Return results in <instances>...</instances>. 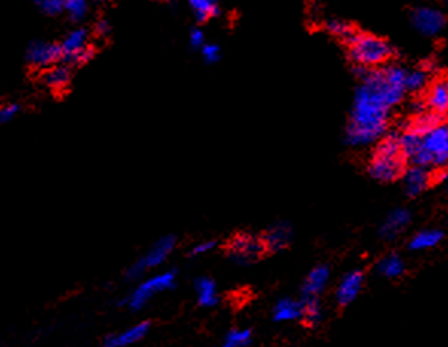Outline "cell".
Masks as SVG:
<instances>
[{
    "instance_id": "cb8c5ba5",
    "label": "cell",
    "mask_w": 448,
    "mask_h": 347,
    "mask_svg": "<svg viewBox=\"0 0 448 347\" xmlns=\"http://www.w3.org/2000/svg\"><path fill=\"white\" fill-rule=\"evenodd\" d=\"M302 318L309 326H317L323 320V308L319 299H302Z\"/></svg>"
},
{
    "instance_id": "f546056e",
    "label": "cell",
    "mask_w": 448,
    "mask_h": 347,
    "mask_svg": "<svg viewBox=\"0 0 448 347\" xmlns=\"http://www.w3.org/2000/svg\"><path fill=\"white\" fill-rule=\"evenodd\" d=\"M39 6L48 16H59L64 11V2H61V0H41V2H39Z\"/></svg>"
},
{
    "instance_id": "83f0119b",
    "label": "cell",
    "mask_w": 448,
    "mask_h": 347,
    "mask_svg": "<svg viewBox=\"0 0 448 347\" xmlns=\"http://www.w3.org/2000/svg\"><path fill=\"white\" fill-rule=\"evenodd\" d=\"M64 11L69 14L72 20L79 21L88 16L89 5L84 0H68V2H64Z\"/></svg>"
},
{
    "instance_id": "8fae6325",
    "label": "cell",
    "mask_w": 448,
    "mask_h": 347,
    "mask_svg": "<svg viewBox=\"0 0 448 347\" xmlns=\"http://www.w3.org/2000/svg\"><path fill=\"white\" fill-rule=\"evenodd\" d=\"M331 271L327 265H317L308 273L303 280L302 295L303 299H319V295L327 289L329 284Z\"/></svg>"
},
{
    "instance_id": "30bf717a",
    "label": "cell",
    "mask_w": 448,
    "mask_h": 347,
    "mask_svg": "<svg viewBox=\"0 0 448 347\" xmlns=\"http://www.w3.org/2000/svg\"><path fill=\"white\" fill-rule=\"evenodd\" d=\"M365 274L360 270H352L346 273L340 279L336 289V300L340 306H348L357 300V297L363 289Z\"/></svg>"
},
{
    "instance_id": "d590c367",
    "label": "cell",
    "mask_w": 448,
    "mask_h": 347,
    "mask_svg": "<svg viewBox=\"0 0 448 347\" xmlns=\"http://www.w3.org/2000/svg\"><path fill=\"white\" fill-rule=\"evenodd\" d=\"M95 31L98 35H101V37H104V35H107L108 32H110V23H108L107 20H99L96 26H95Z\"/></svg>"
},
{
    "instance_id": "836d02e7",
    "label": "cell",
    "mask_w": 448,
    "mask_h": 347,
    "mask_svg": "<svg viewBox=\"0 0 448 347\" xmlns=\"http://www.w3.org/2000/svg\"><path fill=\"white\" fill-rule=\"evenodd\" d=\"M190 43L192 48H197L201 49L203 48L206 43H205V32L201 31V29H192L191 34H190Z\"/></svg>"
},
{
    "instance_id": "f1b7e54d",
    "label": "cell",
    "mask_w": 448,
    "mask_h": 347,
    "mask_svg": "<svg viewBox=\"0 0 448 347\" xmlns=\"http://www.w3.org/2000/svg\"><path fill=\"white\" fill-rule=\"evenodd\" d=\"M427 83V74L422 70H414V72H407L406 76V90L410 92H418L421 90L422 87Z\"/></svg>"
},
{
    "instance_id": "4fadbf2b",
    "label": "cell",
    "mask_w": 448,
    "mask_h": 347,
    "mask_svg": "<svg viewBox=\"0 0 448 347\" xmlns=\"http://www.w3.org/2000/svg\"><path fill=\"white\" fill-rule=\"evenodd\" d=\"M148 329H150L148 323L134 324V326L119 332V334H113L110 337H107L104 339L103 347H128V346H133L137 341H141V339L148 334Z\"/></svg>"
},
{
    "instance_id": "7c38bea8",
    "label": "cell",
    "mask_w": 448,
    "mask_h": 347,
    "mask_svg": "<svg viewBox=\"0 0 448 347\" xmlns=\"http://www.w3.org/2000/svg\"><path fill=\"white\" fill-rule=\"evenodd\" d=\"M293 230L288 222H276L272 227L267 229L264 236L261 238L264 249L269 251H279L285 249L292 241Z\"/></svg>"
},
{
    "instance_id": "52a82bcc",
    "label": "cell",
    "mask_w": 448,
    "mask_h": 347,
    "mask_svg": "<svg viewBox=\"0 0 448 347\" xmlns=\"http://www.w3.org/2000/svg\"><path fill=\"white\" fill-rule=\"evenodd\" d=\"M264 250L261 238L249 233L236 235L227 244L229 257L240 265L254 264L255 260L261 257Z\"/></svg>"
},
{
    "instance_id": "484cf974",
    "label": "cell",
    "mask_w": 448,
    "mask_h": 347,
    "mask_svg": "<svg viewBox=\"0 0 448 347\" xmlns=\"http://www.w3.org/2000/svg\"><path fill=\"white\" fill-rule=\"evenodd\" d=\"M252 341V332L249 329H232L224 337L220 347H247Z\"/></svg>"
},
{
    "instance_id": "6da1fadb",
    "label": "cell",
    "mask_w": 448,
    "mask_h": 347,
    "mask_svg": "<svg viewBox=\"0 0 448 347\" xmlns=\"http://www.w3.org/2000/svg\"><path fill=\"white\" fill-rule=\"evenodd\" d=\"M406 76L407 70L400 66L367 72L354 98L346 143L366 147L385 136L390 108L400 104L406 93Z\"/></svg>"
},
{
    "instance_id": "4dcf8cb0",
    "label": "cell",
    "mask_w": 448,
    "mask_h": 347,
    "mask_svg": "<svg viewBox=\"0 0 448 347\" xmlns=\"http://www.w3.org/2000/svg\"><path fill=\"white\" fill-rule=\"evenodd\" d=\"M201 56L205 58V61L212 64L220 60L221 56V49L218 45H214V43H209V45H205L201 48Z\"/></svg>"
},
{
    "instance_id": "44dd1931",
    "label": "cell",
    "mask_w": 448,
    "mask_h": 347,
    "mask_svg": "<svg viewBox=\"0 0 448 347\" xmlns=\"http://www.w3.org/2000/svg\"><path fill=\"white\" fill-rule=\"evenodd\" d=\"M444 233L440 230L436 229H429V230H422L416 233L409 244V249L414 251H424V250H430L433 247L442 241Z\"/></svg>"
},
{
    "instance_id": "ac0fdd59",
    "label": "cell",
    "mask_w": 448,
    "mask_h": 347,
    "mask_svg": "<svg viewBox=\"0 0 448 347\" xmlns=\"http://www.w3.org/2000/svg\"><path fill=\"white\" fill-rule=\"evenodd\" d=\"M88 40H89V34L85 29L78 28L70 31L64 41L61 43V50H63V58H66L68 61H70L77 54L81 52L83 49L88 48Z\"/></svg>"
},
{
    "instance_id": "5bb4252c",
    "label": "cell",
    "mask_w": 448,
    "mask_h": 347,
    "mask_svg": "<svg viewBox=\"0 0 448 347\" xmlns=\"http://www.w3.org/2000/svg\"><path fill=\"white\" fill-rule=\"evenodd\" d=\"M410 222V212L406 209H395L394 212H390L386 220L383 221L380 227V235L385 240H395L401 231L409 226Z\"/></svg>"
},
{
    "instance_id": "7a4b0ae2",
    "label": "cell",
    "mask_w": 448,
    "mask_h": 347,
    "mask_svg": "<svg viewBox=\"0 0 448 347\" xmlns=\"http://www.w3.org/2000/svg\"><path fill=\"white\" fill-rule=\"evenodd\" d=\"M406 169V158H404L398 134H389L383 139L369 162L371 177L383 183L395 182L398 180Z\"/></svg>"
},
{
    "instance_id": "d6a6232c",
    "label": "cell",
    "mask_w": 448,
    "mask_h": 347,
    "mask_svg": "<svg viewBox=\"0 0 448 347\" xmlns=\"http://www.w3.org/2000/svg\"><path fill=\"white\" fill-rule=\"evenodd\" d=\"M93 55H95V50H93V48L88 46L85 49H83L81 52L77 54L74 58H72V63H75V64H85V63H89Z\"/></svg>"
},
{
    "instance_id": "ffe728a7",
    "label": "cell",
    "mask_w": 448,
    "mask_h": 347,
    "mask_svg": "<svg viewBox=\"0 0 448 347\" xmlns=\"http://www.w3.org/2000/svg\"><path fill=\"white\" fill-rule=\"evenodd\" d=\"M377 271L380 276L386 279H398L403 276L404 271H406V264H404V260L400 255L390 253V255L378 260Z\"/></svg>"
},
{
    "instance_id": "5b68a950",
    "label": "cell",
    "mask_w": 448,
    "mask_h": 347,
    "mask_svg": "<svg viewBox=\"0 0 448 347\" xmlns=\"http://www.w3.org/2000/svg\"><path fill=\"white\" fill-rule=\"evenodd\" d=\"M174 285H176L174 271H163V273L154 274V276L143 280L142 284H139V286L130 294V297L127 300L128 306L134 311H139L145 306L154 295H157L159 293L168 291V289H171Z\"/></svg>"
},
{
    "instance_id": "d6986e66",
    "label": "cell",
    "mask_w": 448,
    "mask_h": 347,
    "mask_svg": "<svg viewBox=\"0 0 448 347\" xmlns=\"http://www.w3.org/2000/svg\"><path fill=\"white\" fill-rule=\"evenodd\" d=\"M195 294L201 306L212 308L218 303V289L215 282L209 277H200L195 280Z\"/></svg>"
},
{
    "instance_id": "8992f818",
    "label": "cell",
    "mask_w": 448,
    "mask_h": 347,
    "mask_svg": "<svg viewBox=\"0 0 448 347\" xmlns=\"http://www.w3.org/2000/svg\"><path fill=\"white\" fill-rule=\"evenodd\" d=\"M176 247V238L174 236H163L159 240L153 247H151L145 255H143L136 264L130 266L127 271V277L130 280L139 279L143 273L148 270H153L156 266L162 265L166 257L171 255V251Z\"/></svg>"
},
{
    "instance_id": "9a60e30c",
    "label": "cell",
    "mask_w": 448,
    "mask_h": 347,
    "mask_svg": "<svg viewBox=\"0 0 448 347\" xmlns=\"http://www.w3.org/2000/svg\"><path fill=\"white\" fill-rule=\"evenodd\" d=\"M425 105L435 114L442 116L448 113V79H439L430 87Z\"/></svg>"
},
{
    "instance_id": "9c48e42d",
    "label": "cell",
    "mask_w": 448,
    "mask_h": 347,
    "mask_svg": "<svg viewBox=\"0 0 448 347\" xmlns=\"http://www.w3.org/2000/svg\"><path fill=\"white\" fill-rule=\"evenodd\" d=\"M61 58V45H57V43L35 41L28 49V61L35 67L49 69L55 66V63H59Z\"/></svg>"
},
{
    "instance_id": "ba28073f",
    "label": "cell",
    "mask_w": 448,
    "mask_h": 347,
    "mask_svg": "<svg viewBox=\"0 0 448 347\" xmlns=\"http://www.w3.org/2000/svg\"><path fill=\"white\" fill-rule=\"evenodd\" d=\"M411 25L422 35H436L444 29L445 17L431 6H419L411 12Z\"/></svg>"
},
{
    "instance_id": "4316f807",
    "label": "cell",
    "mask_w": 448,
    "mask_h": 347,
    "mask_svg": "<svg viewBox=\"0 0 448 347\" xmlns=\"http://www.w3.org/2000/svg\"><path fill=\"white\" fill-rule=\"evenodd\" d=\"M325 28H327V31L332 35H336V37H340L345 41H348L356 31H354V28L348 23V21H345L342 19H331L328 20L327 23H325Z\"/></svg>"
},
{
    "instance_id": "d4e9b609",
    "label": "cell",
    "mask_w": 448,
    "mask_h": 347,
    "mask_svg": "<svg viewBox=\"0 0 448 347\" xmlns=\"http://www.w3.org/2000/svg\"><path fill=\"white\" fill-rule=\"evenodd\" d=\"M440 124H442V119H440V116L429 112V113L419 114L418 118L414 122H411L409 128L415 129V132H418L419 134H424V133L430 132V129H433V128L440 125Z\"/></svg>"
},
{
    "instance_id": "1f68e13d",
    "label": "cell",
    "mask_w": 448,
    "mask_h": 347,
    "mask_svg": "<svg viewBox=\"0 0 448 347\" xmlns=\"http://www.w3.org/2000/svg\"><path fill=\"white\" fill-rule=\"evenodd\" d=\"M19 113V107L16 104H8L0 107V124H5V122H10L11 119L16 118Z\"/></svg>"
},
{
    "instance_id": "e575fe53",
    "label": "cell",
    "mask_w": 448,
    "mask_h": 347,
    "mask_svg": "<svg viewBox=\"0 0 448 347\" xmlns=\"http://www.w3.org/2000/svg\"><path fill=\"white\" fill-rule=\"evenodd\" d=\"M214 249H215V242H214V241H203V242H200V244L195 245V247H194L192 251H191V255H192V256L206 255V253L212 251Z\"/></svg>"
},
{
    "instance_id": "277c9868",
    "label": "cell",
    "mask_w": 448,
    "mask_h": 347,
    "mask_svg": "<svg viewBox=\"0 0 448 347\" xmlns=\"http://www.w3.org/2000/svg\"><path fill=\"white\" fill-rule=\"evenodd\" d=\"M421 149L414 158V166L427 169L429 166H442L448 165V125L440 124L430 132L421 134Z\"/></svg>"
},
{
    "instance_id": "3957f363",
    "label": "cell",
    "mask_w": 448,
    "mask_h": 347,
    "mask_svg": "<svg viewBox=\"0 0 448 347\" xmlns=\"http://www.w3.org/2000/svg\"><path fill=\"white\" fill-rule=\"evenodd\" d=\"M346 43L349 46V56L354 64L367 70L385 64L394 54L392 46L386 40L372 34L356 32Z\"/></svg>"
},
{
    "instance_id": "603a6c76",
    "label": "cell",
    "mask_w": 448,
    "mask_h": 347,
    "mask_svg": "<svg viewBox=\"0 0 448 347\" xmlns=\"http://www.w3.org/2000/svg\"><path fill=\"white\" fill-rule=\"evenodd\" d=\"M195 19L198 21H207L220 16V5L212 0H192L190 3Z\"/></svg>"
},
{
    "instance_id": "7402d4cb",
    "label": "cell",
    "mask_w": 448,
    "mask_h": 347,
    "mask_svg": "<svg viewBox=\"0 0 448 347\" xmlns=\"http://www.w3.org/2000/svg\"><path fill=\"white\" fill-rule=\"evenodd\" d=\"M43 79L48 84V87L54 90H63L64 87H68L70 81V70L68 66H63V64H59V66H52L49 67L45 75H43Z\"/></svg>"
},
{
    "instance_id": "e0dca14e",
    "label": "cell",
    "mask_w": 448,
    "mask_h": 347,
    "mask_svg": "<svg viewBox=\"0 0 448 347\" xmlns=\"http://www.w3.org/2000/svg\"><path fill=\"white\" fill-rule=\"evenodd\" d=\"M302 300H294L290 297L281 299L273 308V320L279 323L299 320V318H302Z\"/></svg>"
},
{
    "instance_id": "2e32d148",
    "label": "cell",
    "mask_w": 448,
    "mask_h": 347,
    "mask_svg": "<svg viewBox=\"0 0 448 347\" xmlns=\"http://www.w3.org/2000/svg\"><path fill=\"white\" fill-rule=\"evenodd\" d=\"M430 185V174L425 168L411 166L410 169L404 172V189L410 197H416L421 192L427 189Z\"/></svg>"
}]
</instances>
